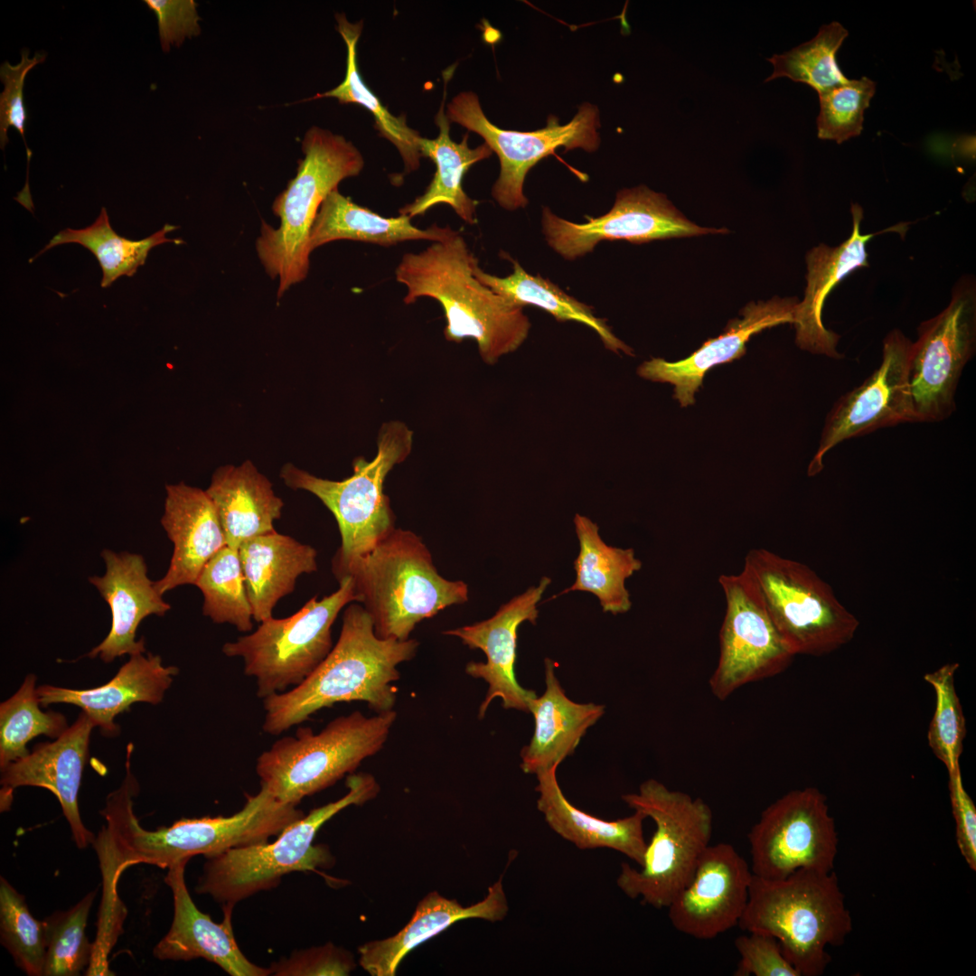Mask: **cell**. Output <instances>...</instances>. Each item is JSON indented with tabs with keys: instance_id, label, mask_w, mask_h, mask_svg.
<instances>
[{
	"instance_id": "d6986e66",
	"label": "cell",
	"mask_w": 976,
	"mask_h": 976,
	"mask_svg": "<svg viewBox=\"0 0 976 976\" xmlns=\"http://www.w3.org/2000/svg\"><path fill=\"white\" fill-rule=\"evenodd\" d=\"M753 873L734 846L709 845L690 881L668 906L679 932L712 939L737 925L746 907Z\"/></svg>"
},
{
	"instance_id": "4dcf8cb0",
	"label": "cell",
	"mask_w": 976,
	"mask_h": 976,
	"mask_svg": "<svg viewBox=\"0 0 976 976\" xmlns=\"http://www.w3.org/2000/svg\"><path fill=\"white\" fill-rule=\"evenodd\" d=\"M206 493L216 508L227 546L239 549L244 541L275 531L274 522L281 517L284 503L251 461L217 468Z\"/></svg>"
},
{
	"instance_id": "cb8c5ba5",
	"label": "cell",
	"mask_w": 976,
	"mask_h": 976,
	"mask_svg": "<svg viewBox=\"0 0 976 976\" xmlns=\"http://www.w3.org/2000/svg\"><path fill=\"white\" fill-rule=\"evenodd\" d=\"M106 571L89 577L111 611V628L106 638L87 655L110 662L124 654L144 653L145 639L136 640L141 621L152 615L163 616L171 609L147 576L143 556L127 551L101 552Z\"/></svg>"
},
{
	"instance_id": "ac0fdd59",
	"label": "cell",
	"mask_w": 976,
	"mask_h": 976,
	"mask_svg": "<svg viewBox=\"0 0 976 976\" xmlns=\"http://www.w3.org/2000/svg\"><path fill=\"white\" fill-rule=\"evenodd\" d=\"M912 342L898 329L883 341L880 365L859 386L841 396L829 412L817 452L808 467L812 476L824 455L839 444L877 429L913 422L908 389Z\"/></svg>"
},
{
	"instance_id": "6da1fadb",
	"label": "cell",
	"mask_w": 976,
	"mask_h": 976,
	"mask_svg": "<svg viewBox=\"0 0 976 976\" xmlns=\"http://www.w3.org/2000/svg\"><path fill=\"white\" fill-rule=\"evenodd\" d=\"M139 786L126 777L107 797L100 814L106 827L96 839L103 875L117 883L130 866L149 864L169 868L196 855L215 856L233 848L267 841L305 813L296 806L277 800L263 786L247 797L241 810L231 816L178 820L155 831L144 829L133 810Z\"/></svg>"
},
{
	"instance_id": "9c48e42d",
	"label": "cell",
	"mask_w": 976,
	"mask_h": 976,
	"mask_svg": "<svg viewBox=\"0 0 976 976\" xmlns=\"http://www.w3.org/2000/svg\"><path fill=\"white\" fill-rule=\"evenodd\" d=\"M622 799L651 818L656 829L640 869L622 863L616 884L630 898L641 897L643 904L655 908L668 907L690 881L709 845L711 809L701 798L671 790L654 779L643 782L638 793Z\"/></svg>"
},
{
	"instance_id": "ee69618b",
	"label": "cell",
	"mask_w": 976,
	"mask_h": 976,
	"mask_svg": "<svg viewBox=\"0 0 976 976\" xmlns=\"http://www.w3.org/2000/svg\"><path fill=\"white\" fill-rule=\"evenodd\" d=\"M958 663H947L926 673L924 680L935 692V709L927 732L928 745L944 764L948 774L960 769L966 722L954 685Z\"/></svg>"
},
{
	"instance_id": "8992f818",
	"label": "cell",
	"mask_w": 976,
	"mask_h": 976,
	"mask_svg": "<svg viewBox=\"0 0 976 976\" xmlns=\"http://www.w3.org/2000/svg\"><path fill=\"white\" fill-rule=\"evenodd\" d=\"M302 151L305 157L298 162L296 175L272 204L279 226L262 221L256 242L267 274L278 278V298L308 275L309 235L321 204L343 180L357 176L364 166L361 154L350 141L318 127L306 132Z\"/></svg>"
},
{
	"instance_id": "b9f144b4",
	"label": "cell",
	"mask_w": 976,
	"mask_h": 976,
	"mask_svg": "<svg viewBox=\"0 0 976 976\" xmlns=\"http://www.w3.org/2000/svg\"><path fill=\"white\" fill-rule=\"evenodd\" d=\"M95 896L96 891H91L72 908L56 912L44 920V976H76L89 966L94 943H89L85 929Z\"/></svg>"
},
{
	"instance_id": "7c38bea8",
	"label": "cell",
	"mask_w": 976,
	"mask_h": 976,
	"mask_svg": "<svg viewBox=\"0 0 976 976\" xmlns=\"http://www.w3.org/2000/svg\"><path fill=\"white\" fill-rule=\"evenodd\" d=\"M333 594L311 598L286 618L273 616L258 629L222 646L228 657H239L244 672L255 679L262 699L302 683L333 649L332 626L341 610L358 602L352 578L345 577Z\"/></svg>"
},
{
	"instance_id": "7402d4cb",
	"label": "cell",
	"mask_w": 976,
	"mask_h": 976,
	"mask_svg": "<svg viewBox=\"0 0 976 976\" xmlns=\"http://www.w3.org/2000/svg\"><path fill=\"white\" fill-rule=\"evenodd\" d=\"M189 859L168 868L164 882L174 897V918L168 933L154 948L159 960L190 961L202 958L231 976H267L270 968L251 962L239 949L232 928L234 905H222L223 919L215 923L193 903L184 872Z\"/></svg>"
},
{
	"instance_id": "7dc6e473",
	"label": "cell",
	"mask_w": 976,
	"mask_h": 976,
	"mask_svg": "<svg viewBox=\"0 0 976 976\" xmlns=\"http://www.w3.org/2000/svg\"><path fill=\"white\" fill-rule=\"evenodd\" d=\"M749 933L735 940L741 958L735 976H800L773 935L757 931Z\"/></svg>"
},
{
	"instance_id": "e575fe53",
	"label": "cell",
	"mask_w": 976,
	"mask_h": 976,
	"mask_svg": "<svg viewBox=\"0 0 976 976\" xmlns=\"http://www.w3.org/2000/svg\"><path fill=\"white\" fill-rule=\"evenodd\" d=\"M574 525L579 552L574 561L575 583L560 593L585 591L595 595L603 612L624 614L632 607L625 580L642 568V561L633 549L607 545L599 535L598 525L577 513Z\"/></svg>"
},
{
	"instance_id": "484cf974",
	"label": "cell",
	"mask_w": 976,
	"mask_h": 976,
	"mask_svg": "<svg viewBox=\"0 0 976 976\" xmlns=\"http://www.w3.org/2000/svg\"><path fill=\"white\" fill-rule=\"evenodd\" d=\"M851 214L852 232L846 240L837 247L821 243L808 251L804 298L798 302L793 323L796 343L800 348L834 359L842 358L837 350L840 335L823 324L822 308L825 299L843 278L853 271L868 266V242L874 236L888 230L862 234V208L853 203Z\"/></svg>"
},
{
	"instance_id": "7a4b0ae2",
	"label": "cell",
	"mask_w": 976,
	"mask_h": 976,
	"mask_svg": "<svg viewBox=\"0 0 976 976\" xmlns=\"http://www.w3.org/2000/svg\"><path fill=\"white\" fill-rule=\"evenodd\" d=\"M415 639H381L358 604L349 605L331 652L299 685L263 699V731L277 736L336 703L363 701L375 713L393 709L400 673L398 666L414 658Z\"/></svg>"
},
{
	"instance_id": "681fc988",
	"label": "cell",
	"mask_w": 976,
	"mask_h": 976,
	"mask_svg": "<svg viewBox=\"0 0 976 976\" xmlns=\"http://www.w3.org/2000/svg\"><path fill=\"white\" fill-rule=\"evenodd\" d=\"M144 3L157 18L162 50L179 47L185 38L201 33L197 4L193 0H145Z\"/></svg>"
},
{
	"instance_id": "f546056e",
	"label": "cell",
	"mask_w": 976,
	"mask_h": 976,
	"mask_svg": "<svg viewBox=\"0 0 976 976\" xmlns=\"http://www.w3.org/2000/svg\"><path fill=\"white\" fill-rule=\"evenodd\" d=\"M558 766L537 774L538 810L549 826L579 849H610L635 861H643L647 843L640 811L625 818L605 821L574 806L564 795L557 778Z\"/></svg>"
},
{
	"instance_id": "1f68e13d",
	"label": "cell",
	"mask_w": 976,
	"mask_h": 976,
	"mask_svg": "<svg viewBox=\"0 0 976 976\" xmlns=\"http://www.w3.org/2000/svg\"><path fill=\"white\" fill-rule=\"evenodd\" d=\"M253 618L270 617L278 600L290 594L302 574L317 570V551L276 530L244 541L239 548Z\"/></svg>"
},
{
	"instance_id": "f907efd6",
	"label": "cell",
	"mask_w": 976,
	"mask_h": 976,
	"mask_svg": "<svg viewBox=\"0 0 976 976\" xmlns=\"http://www.w3.org/2000/svg\"><path fill=\"white\" fill-rule=\"evenodd\" d=\"M949 774L952 812L955 821L958 849L973 871L976 870V808L964 789L961 769Z\"/></svg>"
},
{
	"instance_id": "277c9868",
	"label": "cell",
	"mask_w": 976,
	"mask_h": 976,
	"mask_svg": "<svg viewBox=\"0 0 976 976\" xmlns=\"http://www.w3.org/2000/svg\"><path fill=\"white\" fill-rule=\"evenodd\" d=\"M333 575L352 578L381 639L408 640L424 619L468 601L467 585L443 577L421 537L400 528Z\"/></svg>"
},
{
	"instance_id": "d6a6232c",
	"label": "cell",
	"mask_w": 976,
	"mask_h": 976,
	"mask_svg": "<svg viewBox=\"0 0 976 976\" xmlns=\"http://www.w3.org/2000/svg\"><path fill=\"white\" fill-rule=\"evenodd\" d=\"M454 70L453 66L443 73L445 80L444 97L440 108L435 117V123L439 128V135L435 139L420 136L418 140L421 157H427L434 162L436 173L424 193L417 197L412 202L401 207L399 213L409 216L412 219L416 216L424 215L428 210L439 203H445L449 205L465 222L474 224L476 222L478 202L470 198L464 191L463 179L473 164L488 158L493 154V151L485 143L475 148H471L467 144L468 133L464 136L460 143L454 142L450 138V121L444 111V108L446 95V87L453 75Z\"/></svg>"
},
{
	"instance_id": "5b68a950",
	"label": "cell",
	"mask_w": 976,
	"mask_h": 976,
	"mask_svg": "<svg viewBox=\"0 0 976 976\" xmlns=\"http://www.w3.org/2000/svg\"><path fill=\"white\" fill-rule=\"evenodd\" d=\"M737 925L773 935L800 976H820L827 947L844 943L852 920L836 873L802 868L776 880L753 875Z\"/></svg>"
},
{
	"instance_id": "bcb514c9",
	"label": "cell",
	"mask_w": 976,
	"mask_h": 976,
	"mask_svg": "<svg viewBox=\"0 0 976 976\" xmlns=\"http://www.w3.org/2000/svg\"><path fill=\"white\" fill-rule=\"evenodd\" d=\"M28 50L22 52L21 61L17 65H11L4 61L0 67V79L4 84V90L0 95V147L5 149L9 142L7 131L10 127H14L22 136L25 144L27 162L29 164L32 152L25 139V127L27 112L23 103V85L25 77L30 70L45 61L46 55L36 53L33 58L28 57Z\"/></svg>"
},
{
	"instance_id": "ffe728a7",
	"label": "cell",
	"mask_w": 976,
	"mask_h": 976,
	"mask_svg": "<svg viewBox=\"0 0 976 976\" xmlns=\"http://www.w3.org/2000/svg\"><path fill=\"white\" fill-rule=\"evenodd\" d=\"M550 582L549 577H543L538 586L529 587L501 605L492 617L443 632L446 635L459 638L470 649L483 651L486 656L485 662H470L465 667L468 675L483 679L488 684L487 693L479 708V718L485 716L496 698L502 699L505 709L529 712V701L537 694L521 687L516 679L517 632L524 622L536 624L537 605Z\"/></svg>"
},
{
	"instance_id": "ba28073f",
	"label": "cell",
	"mask_w": 976,
	"mask_h": 976,
	"mask_svg": "<svg viewBox=\"0 0 976 976\" xmlns=\"http://www.w3.org/2000/svg\"><path fill=\"white\" fill-rule=\"evenodd\" d=\"M396 718L393 709L371 717L354 711L335 718L318 733L300 727L295 737L277 740L258 757L260 786L280 802L296 806L376 755Z\"/></svg>"
},
{
	"instance_id": "7bdbcfd3",
	"label": "cell",
	"mask_w": 976,
	"mask_h": 976,
	"mask_svg": "<svg viewBox=\"0 0 976 976\" xmlns=\"http://www.w3.org/2000/svg\"><path fill=\"white\" fill-rule=\"evenodd\" d=\"M0 938L16 965L30 976H42L46 955V926L30 913L25 898L8 881L0 879Z\"/></svg>"
},
{
	"instance_id": "4fadbf2b",
	"label": "cell",
	"mask_w": 976,
	"mask_h": 976,
	"mask_svg": "<svg viewBox=\"0 0 976 976\" xmlns=\"http://www.w3.org/2000/svg\"><path fill=\"white\" fill-rule=\"evenodd\" d=\"M975 347L976 285L964 276L948 305L921 323L912 343L907 380L913 422H939L953 413L960 378Z\"/></svg>"
},
{
	"instance_id": "60d3db41",
	"label": "cell",
	"mask_w": 976,
	"mask_h": 976,
	"mask_svg": "<svg viewBox=\"0 0 976 976\" xmlns=\"http://www.w3.org/2000/svg\"><path fill=\"white\" fill-rule=\"evenodd\" d=\"M848 34L838 22L821 26L816 36L809 42L769 58L774 71L765 81L786 77L809 85L818 93L846 83L849 79L838 66L836 53Z\"/></svg>"
},
{
	"instance_id": "4316f807",
	"label": "cell",
	"mask_w": 976,
	"mask_h": 976,
	"mask_svg": "<svg viewBox=\"0 0 976 976\" xmlns=\"http://www.w3.org/2000/svg\"><path fill=\"white\" fill-rule=\"evenodd\" d=\"M178 672L177 667L164 665L159 655L137 653L130 655L117 674L99 687L73 690L42 685L37 694L42 707L53 703L80 707L103 734L113 736L118 733L114 723L117 715L136 702L159 704Z\"/></svg>"
},
{
	"instance_id": "2e32d148",
	"label": "cell",
	"mask_w": 976,
	"mask_h": 976,
	"mask_svg": "<svg viewBox=\"0 0 976 976\" xmlns=\"http://www.w3.org/2000/svg\"><path fill=\"white\" fill-rule=\"evenodd\" d=\"M726 612L719 632V656L709 684L711 693L727 699L741 687L784 671L795 656L763 604L758 589L743 569L721 575Z\"/></svg>"
},
{
	"instance_id": "30bf717a",
	"label": "cell",
	"mask_w": 976,
	"mask_h": 976,
	"mask_svg": "<svg viewBox=\"0 0 976 976\" xmlns=\"http://www.w3.org/2000/svg\"><path fill=\"white\" fill-rule=\"evenodd\" d=\"M371 461L352 463L353 474L341 481L324 479L286 463L280 470L285 484L315 495L333 513L341 546L332 560L333 573L370 552L395 527L389 498L384 493L388 474L410 454L413 432L401 421L384 423Z\"/></svg>"
},
{
	"instance_id": "74e56055",
	"label": "cell",
	"mask_w": 976,
	"mask_h": 976,
	"mask_svg": "<svg viewBox=\"0 0 976 976\" xmlns=\"http://www.w3.org/2000/svg\"><path fill=\"white\" fill-rule=\"evenodd\" d=\"M337 30L347 46V67L344 80L336 88L316 94L313 99H337L341 104H358L374 117L375 128L399 150L405 173L418 169L421 155L418 146L419 134L410 128L403 116H393L363 82L357 67L356 46L361 33V22L352 23L343 14H336Z\"/></svg>"
},
{
	"instance_id": "d590c367",
	"label": "cell",
	"mask_w": 976,
	"mask_h": 976,
	"mask_svg": "<svg viewBox=\"0 0 976 976\" xmlns=\"http://www.w3.org/2000/svg\"><path fill=\"white\" fill-rule=\"evenodd\" d=\"M512 264V273L500 277L484 272L478 262L474 276L484 286L509 302L524 307L535 305L550 314L558 322L575 321L593 329L605 347L615 353L633 355V350L617 338L605 320L596 317L591 306L565 293L551 281L526 272L518 261L504 253Z\"/></svg>"
},
{
	"instance_id": "44dd1931",
	"label": "cell",
	"mask_w": 976,
	"mask_h": 976,
	"mask_svg": "<svg viewBox=\"0 0 976 976\" xmlns=\"http://www.w3.org/2000/svg\"><path fill=\"white\" fill-rule=\"evenodd\" d=\"M94 727L81 711L76 721L54 741L37 744L28 755L1 769V811L9 809L16 787L45 788L58 799L76 845L84 849L94 843V834L83 824L78 803Z\"/></svg>"
},
{
	"instance_id": "83f0119b",
	"label": "cell",
	"mask_w": 976,
	"mask_h": 976,
	"mask_svg": "<svg viewBox=\"0 0 976 976\" xmlns=\"http://www.w3.org/2000/svg\"><path fill=\"white\" fill-rule=\"evenodd\" d=\"M507 912L502 877L488 887L482 901L469 906H463L455 899H447L436 891L430 892L419 901L410 921L397 934L360 946L359 962L372 976H393L411 950L451 924L468 918L497 922Z\"/></svg>"
},
{
	"instance_id": "d4e9b609",
	"label": "cell",
	"mask_w": 976,
	"mask_h": 976,
	"mask_svg": "<svg viewBox=\"0 0 976 976\" xmlns=\"http://www.w3.org/2000/svg\"><path fill=\"white\" fill-rule=\"evenodd\" d=\"M163 528L174 544V552L165 575L155 582L164 593L195 582L207 562L227 546L216 508L210 496L200 488L184 483L167 484Z\"/></svg>"
},
{
	"instance_id": "3957f363",
	"label": "cell",
	"mask_w": 976,
	"mask_h": 976,
	"mask_svg": "<svg viewBox=\"0 0 976 976\" xmlns=\"http://www.w3.org/2000/svg\"><path fill=\"white\" fill-rule=\"evenodd\" d=\"M476 262L457 232L418 253L404 254L395 277L407 287L404 304L411 305L421 297L436 300L446 318L445 338L455 343L474 340L482 360L492 365L525 342L530 323L522 306L497 295L474 276Z\"/></svg>"
},
{
	"instance_id": "ab89813d",
	"label": "cell",
	"mask_w": 976,
	"mask_h": 976,
	"mask_svg": "<svg viewBox=\"0 0 976 976\" xmlns=\"http://www.w3.org/2000/svg\"><path fill=\"white\" fill-rule=\"evenodd\" d=\"M36 677L28 674L18 690L0 705V768L30 754L27 743L40 735L56 739L68 727L65 717L43 712L35 688Z\"/></svg>"
},
{
	"instance_id": "c3c4849f",
	"label": "cell",
	"mask_w": 976,
	"mask_h": 976,
	"mask_svg": "<svg viewBox=\"0 0 976 976\" xmlns=\"http://www.w3.org/2000/svg\"><path fill=\"white\" fill-rule=\"evenodd\" d=\"M355 963L350 953L333 943L294 951L271 963L275 976L348 975Z\"/></svg>"
},
{
	"instance_id": "8d00e7d4",
	"label": "cell",
	"mask_w": 976,
	"mask_h": 976,
	"mask_svg": "<svg viewBox=\"0 0 976 976\" xmlns=\"http://www.w3.org/2000/svg\"><path fill=\"white\" fill-rule=\"evenodd\" d=\"M176 229V226L165 224L145 239L130 240L115 232L110 226L107 210L102 207L99 217L91 225L80 230L67 228L61 230L34 258L58 245L80 244L97 258L103 274L101 286L106 288L122 276H134L137 268L145 264L153 248L169 242L183 244L181 239L166 238L167 233Z\"/></svg>"
},
{
	"instance_id": "836d02e7",
	"label": "cell",
	"mask_w": 976,
	"mask_h": 976,
	"mask_svg": "<svg viewBox=\"0 0 976 976\" xmlns=\"http://www.w3.org/2000/svg\"><path fill=\"white\" fill-rule=\"evenodd\" d=\"M458 231L436 223L427 229L414 226L411 218L383 217L353 202L338 188L321 204L309 235L311 252L334 240L349 239L389 247L408 240L443 241Z\"/></svg>"
},
{
	"instance_id": "f1b7e54d",
	"label": "cell",
	"mask_w": 976,
	"mask_h": 976,
	"mask_svg": "<svg viewBox=\"0 0 976 976\" xmlns=\"http://www.w3.org/2000/svg\"><path fill=\"white\" fill-rule=\"evenodd\" d=\"M544 666L545 691L531 698L528 705L534 731L521 751V768L525 774H537L558 766L605 713L604 705L577 703L568 698L555 674V662L546 658Z\"/></svg>"
},
{
	"instance_id": "8fae6325",
	"label": "cell",
	"mask_w": 976,
	"mask_h": 976,
	"mask_svg": "<svg viewBox=\"0 0 976 976\" xmlns=\"http://www.w3.org/2000/svg\"><path fill=\"white\" fill-rule=\"evenodd\" d=\"M743 569L794 655H824L854 637L859 620L807 565L765 549H753L745 557Z\"/></svg>"
},
{
	"instance_id": "816d5d0a",
	"label": "cell",
	"mask_w": 976,
	"mask_h": 976,
	"mask_svg": "<svg viewBox=\"0 0 976 976\" xmlns=\"http://www.w3.org/2000/svg\"><path fill=\"white\" fill-rule=\"evenodd\" d=\"M132 751H133V748H132V747H127V762H126V769H127V767H130V755H131V753H132ZM104 889H105V890H106V892H107V893H105V894H108V893H111L110 895H112V894L114 895V893L116 892V891H115V887L109 886V885H108V884H107V883H105V882H104Z\"/></svg>"
},
{
	"instance_id": "f6af8a7d",
	"label": "cell",
	"mask_w": 976,
	"mask_h": 976,
	"mask_svg": "<svg viewBox=\"0 0 976 976\" xmlns=\"http://www.w3.org/2000/svg\"><path fill=\"white\" fill-rule=\"evenodd\" d=\"M875 92L876 83L867 77L819 92L818 137L840 144L859 136L864 111Z\"/></svg>"
},
{
	"instance_id": "603a6c76",
	"label": "cell",
	"mask_w": 976,
	"mask_h": 976,
	"mask_svg": "<svg viewBox=\"0 0 976 976\" xmlns=\"http://www.w3.org/2000/svg\"><path fill=\"white\" fill-rule=\"evenodd\" d=\"M797 305L795 298L778 296L751 302L742 310V318L730 321L722 334L705 342L688 358L674 362L652 358L638 367L637 373L654 382L672 384L673 397L680 405H691L708 371L743 356L752 335L779 324H793Z\"/></svg>"
},
{
	"instance_id": "52a82bcc",
	"label": "cell",
	"mask_w": 976,
	"mask_h": 976,
	"mask_svg": "<svg viewBox=\"0 0 976 976\" xmlns=\"http://www.w3.org/2000/svg\"><path fill=\"white\" fill-rule=\"evenodd\" d=\"M346 786L344 796L313 809L286 826L276 840L233 848L206 858L196 893L235 906L277 887L286 874L332 867L334 859L327 846L313 844L317 831L344 808L361 805L380 792L376 779L366 773L350 774Z\"/></svg>"
},
{
	"instance_id": "e0dca14e",
	"label": "cell",
	"mask_w": 976,
	"mask_h": 976,
	"mask_svg": "<svg viewBox=\"0 0 976 976\" xmlns=\"http://www.w3.org/2000/svg\"><path fill=\"white\" fill-rule=\"evenodd\" d=\"M584 223H575L542 209V232L549 246L568 260L593 251L602 240L641 244L655 239L726 233L724 228L700 227L683 216L662 193L641 185L617 192L612 209Z\"/></svg>"
},
{
	"instance_id": "9a60e30c",
	"label": "cell",
	"mask_w": 976,
	"mask_h": 976,
	"mask_svg": "<svg viewBox=\"0 0 976 976\" xmlns=\"http://www.w3.org/2000/svg\"><path fill=\"white\" fill-rule=\"evenodd\" d=\"M753 875L769 880L806 868L833 870L838 852L835 821L815 787L788 792L761 813L747 835Z\"/></svg>"
},
{
	"instance_id": "5bb4252c",
	"label": "cell",
	"mask_w": 976,
	"mask_h": 976,
	"mask_svg": "<svg viewBox=\"0 0 976 976\" xmlns=\"http://www.w3.org/2000/svg\"><path fill=\"white\" fill-rule=\"evenodd\" d=\"M455 122L480 135L500 160L501 170L492 188V195L501 207L509 211L524 208L528 199L523 193L526 174L542 158L559 147L582 148L587 152L598 148L600 138L599 112L595 105L585 103L566 125L550 116L547 126L536 131L504 130L485 117L478 97L472 91L456 95L446 113Z\"/></svg>"
},
{
	"instance_id": "f35d334b",
	"label": "cell",
	"mask_w": 976,
	"mask_h": 976,
	"mask_svg": "<svg viewBox=\"0 0 976 976\" xmlns=\"http://www.w3.org/2000/svg\"><path fill=\"white\" fill-rule=\"evenodd\" d=\"M195 586L203 595L202 613L216 624H230L239 632L253 629L239 549L225 546L204 566Z\"/></svg>"
}]
</instances>
